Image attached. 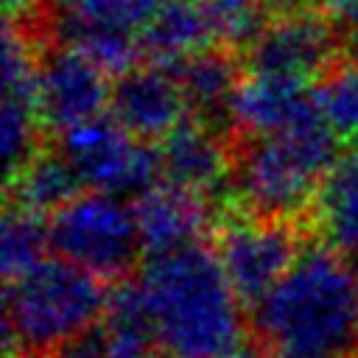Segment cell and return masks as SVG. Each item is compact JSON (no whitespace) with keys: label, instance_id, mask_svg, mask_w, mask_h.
<instances>
[{"label":"cell","instance_id":"8fae6325","mask_svg":"<svg viewBox=\"0 0 358 358\" xmlns=\"http://www.w3.org/2000/svg\"><path fill=\"white\" fill-rule=\"evenodd\" d=\"M112 120L143 143L165 140L190 115L176 73L168 64H137L120 73L109 92Z\"/></svg>","mask_w":358,"mask_h":358},{"label":"cell","instance_id":"4fadbf2b","mask_svg":"<svg viewBox=\"0 0 358 358\" xmlns=\"http://www.w3.org/2000/svg\"><path fill=\"white\" fill-rule=\"evenodd\" d=\"M134 218L143 252L157 257L199 243L201 232L215 224V207L196 193L159 182L134 199Z\"/></svg>","mask_w":358,"mask_h":358},{"label":"cell","instance_id":"7a4b0ae2","mask_svg":"<svg viewBox=\"0 0 358 358\" xmlns=\"http://www.w3.org/2000/svg\"><path fill=\"white\" fill-rule=\"evenodd\" d=\"M159 347L171 358H224L241 347L243 305L210 246L148 257L140 274Z\"/></svg>","mask_w":358,"mask_h":358},{"label":"cell","instance_id":"52a82bcc","mask_svg":"<svg viewBox=\"0 0 358 358\" xmlns=\"http://www.w3.org/2000/svg\"><path fill=\"white\" fill-rule=\"evenodd\" d=\"M347 53L350 48L338 17L310 3L274 11L241 56L246 73L285 76L310 84Z\"/></svg>","mask_w":358,"mask_h":358},{"label":"cell","instance_id":"7c38bea8","mask_svg":"<svg viewBox=\"0 0 358 358\" xmlns=\"http://www.w3.org/2000/svg\"><path fill=\"white\" fill-rule=\"evenodd\" d=\"M319 115L322 112L310 84L285 76L246 73L232 103V137L291 131Z\"/></svg>","mask_w":358,"mask_h":358},{"label":"cell","instance_id":"ffe728a7","mask_svg":"<svg viewBox=\"0 0 358 358\" xmlns=\"http://www.w3.org/2000/svg\"><path fill=\"white\" fill-rule=\"evenodd\" d=\"M50 246V229L42 215L8 207L3 218V241H0V266L6 282L22 277L34 266L45 260V252Z\"/></svg>","mask_w":358,"mask_h":358},{"label":"cell","instance_id":"4316f807","mask_svg":"<svg viewBox=\"0 0 358 358\" xmlns=\"http://www.w3.org/2000/svg\"><path fill=\"white\" fill-rule=\"evenodd\" d=\"M45 3H50V6H67V3H73V0H45Z\"/></svg>","mask_w":358,"mask_h":358},{"label":"cell","instance_id":"8992f818","mask_svg":"<svg viewBox=\"0 0 358 358\" xmlns=\"http://www.w3.org/2000/svg\"><path fill=\"white\" fill-rule=\"evenodd\" d=\"M50 246L59 257L98 274L101 280H131L143 252L134 204L120 196L90 190L76 196L48 221Z\"/></svg>","mask_w":358,"mask_h":358},{"label":"cell","instance_id":"7402d4cb","mask_svg":"<svg viewBox=\"0 0 358 358\" xmlns=\"http://www.w3.org/2000/svg\"><path fill=\"white\" fill-rule=\"evenodd\" d=\"M162 3L165 0H73L67 6H53V8H59L62 14L78 22L137 34L148 25V20L159 11Z\"/></svg>","mask_w":358,"mask_h":358},{"label":"cell","instance_id":"6da1fadb","mask_svg":"<svg viewBox=\"0 0 358 358\" xmlns=\"http://www.w3.org/2000/svg\"><path fill=\"white\" fill-rule=\"evenodd\" d=\"M249 330L271 358H358V266L310 238L249 310Z\"/></svg>","mask_w":358,"mask_h":358},{"label":"cell","instance_id":"9a60e30c","mask_svg":"<svg viewBox=\"0 0 358 358\" xmlns=\"http://www.w3.org/2000/svg\"><path fill=\"white\" fill-rule=\"evenodd\" d=\"M81 176L56 140H48L17 173L6 179V204L36 215L59 213L81 196Z\"/></svg>","mask_w":358,"mask_h":358},{"label":"cell","instance_id":"2e32d148","mask_svg":"<svg viewBox=\"0 0 358 358\" xmlns=\"http://www.w3.org/2000/svg\"><path fill=\"white\" fill-rule=\"evenodd\" d=\"M310 229L358 266V140L350 143L324 176L313 204Z\"/></svg>","mask_w":358,"mask_h":358},{"label":"cell","instance_id":"30bf717a","mask_svg":"<svg viewBox=\"0 0 358 358\" xmlns=\"http://www.w3.org/2000/svg\"><path fill=\"white\" fill-rule=\"evenodd\" d=\"M157 157L162 182L207 199L215 207V215L235 201V148L229 134L190 117L159 143Z\"/></svg>","mask_w":358,"mask_h":358},{"label":"cell","instance_id":"44dd1931","mask_svg":"<svg viewBox=\"0 0 358 358\" xmlns=\"http://www.w3.org/2000/svg\"><path fill=\"white\" fill-rule=\"evenodd\" d=\"M199 3L204 6V11L215 25L218 42H224V48L238 53H243L252 45V39L271 17L266 0H199Z\"/></svg>","mask_w":358,"mask_h":358},{"label":"cell","instance_id":"d4e9b609","mask_svg":"<svg viewBox=\"0 0 358 358\" xmlns=\"http://www.w3.org/2000/svg\"><path fill=\"white\" fill-rule=\"evenodd\" d=\"M271 14L274 11H291V8H299V6H310V0H266Z\"/></svg>","mask_w":358,"mask_h":358},{"label":"cell","instance_id":"484cf974","mask_svg":"<svg viewBox=\"0 0 358 358\" xmlns=\"http://www.w3.org/2000/svg\"><path fill=\"white\" fill-rule=\"evenodd\" d=\"M350 3H352V0H313V6H319V8H324V11L336 14V17H338Z\"/></svg>","mask_w":358,"mask_h":358},{"label":"cell","instance_id":"e0dca14e","mask_svg":"<svg viewBox=\"0 0 358 358\" xmlns=\"http://www.w3.org/2000/svg\"><path fill=\"white\" fill-rule=\"evenodd\" d=\"M215 42L218 31L199 0H165L140 31V50L157 64H176Z\"/></svg>","mask_w":358,"mask_h":358},{"label":"cell","instance_id":"5bb4252c","mask_svg":"<svg viewBox=\"0 0 358 358\" xmlns=\"http://www.w3.org/2000/svg\"><path fill=\"white\" fill-rule=\"evenodd\" d=\"M168 67L179 78L190 115L232 137V103L246 76L243 56L229 48H210Z\"/></svg>","mask_w":358,"mask_h":358},{"label":"cell","instance_id":"9c48e42d","mask_svg":"<svg viewBox=\"0 0 358 358\" xmlns=\"http://www.w3.org/2000/svg\"><path fill=\"white\" fill-rule=\"evenodd\" d=\"M112 84L103 70L67 45H42L36 73V106L45 134H64L103 117Z\"/></svg>","mask_w":358,"mask_h":358},{"label":"cell","instance_id":"277c9868","mask_svg":"<svg viewBox=\"0 0 358 358\" xmlns=\"http://www.w3.org/2000/svg\"><path fill=\"white\" fill-rule=\"evenodd\" d=\"M106 299V280L64 257H45L6 282L3 358L50 355L59 344L95 324Z\"/></svg>","mask_w":358,"mask_h":358},{"label":"cell","instance_id":"5b68a950","mask_svg":"<svg viewBox=\"0 0 358 358\" xmlns=\"http://www.w3.org/2000/svg\"><path fill=\"white\" fill-rule=\"evenodd\" d=\"M210 232L213 252L243 310H252L288 274L313 238L308 224L263 218L235 201L218 210Z\"/></svg>","mask_w":358,"mask_h":358},{"label":"cell","instance_id":"83f0119b","mask_svg":"<svg viewBox=\"0 0 358 358\" xmlns=\"http://www.w3.org/2000/svg\"><path fill=\"white\" fill-rule=\"evenodd\" d=\"M154 358H171V355H154Z\"/></svg>","mask_w":358,"mask_h":358},{"label":"cell","instance_id":"603a6c76","mask_svg":"<svg viewBox=\"0 0 358 358\" xmlns=\"http://www.w3.org/2000/svg\"><path fill=\"white\" fill-rule=\"evenodd\" d=\"M338 22H341V28H344L350 53H358V0H352V3L338 14Z\"/></svg>","mask_w":358,"mask_h":358},{"label":"cell","instance_id":"3957f363","mask_svg":"<svg viewBox=\"0 0 358 358\" xmlns=\"http://www.w3.org/2000/svg\"><path fill=\"white\" fill-rule=\"evenodd\" d=\"M338 137L324 117L266 137H232L235 204L277 221L310 227L324 176L338 162Z\"/></svg>","mask_w":358,"mask_h":358},{"label":"cell","instance_id":"cb8c5ba5","mask_svg":"<svg viewBox=\"0 0 358 358\" xmlns=\"http://www.w3.org/2000/svg\"><path fill=\"white\" fill-rule=\"evenodd\" d=\"M224 358H271L263 347H257L255 341H249V344H241V347H235L229 355H224Z\"/></svg>","mask_w":358,"mask_h":358},{"label":"cell","instance_id":"ba28073f","mask_svg":"<svg viewBox=\"0 0 358 358\" xmlns=\"http://www.w3.org/2000/svg\"><path fill=\"white\" fill-rule=\"evenodd\" d=\"M84 185L112 196H140L159 185L157 148L131 137L112 117L90 120L56 137Z\"/></svg>","mask_w":358,"mask_h":358},{"label":"cell","instance_id":"ac0fdd59","mask_svg":"<svg viewBox=\"0 0 358 358\" xmlns=\"http://www.w3.org/2000/svg\"><path fill=\"white\" fill-rule=\"evenodd\" d=\"M98 324L106 336L112 358H154L159 350L157 324L140 280H120L109 288Z\"/></svg>","mask_w":358,"mask_h":358},{"label":"cell","instance_id":"d6986e66","mask_svg":"<svg viewBox=\"0 0 358 358\" xmlns=\"http://www.w3.org/2000/svg\"><path fill=\"white\" fill-rule=\"evenodd\" d=\"M319 112L330 131L344 140H358V53L341 56L313 87Z\"/></svg>","mask_w":358,"mask_h":358}]
</instances>
